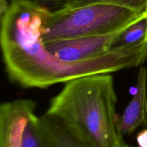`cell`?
I'll list each match as a JSON object with an SVG mask.
<instances>
[{"label":"cell","instance_id":"9c48e42d","mask_svg":"<svg viewBox=\"0 0 147 147\" xmlns=\"http://www.w3.org/2000/svg\"><path fill=\"white\" fill-rule=\"evenodd\" d=\"M38 118L34 114L27 122L23 134L22 147H50L40 129Z\"/></svg>","mask_w":147,"mask_h":147},{"label":"cell","instance_id":"8992f818","mask_svg":"<svg viewBox=\"0 0 147 147\" xmlns=\"http://www.w3.org/2000/svg\"><path fill=\"white\" fill-rule=\"evenodd\" d=\"M147 70L140 66L133 98L123 111L118 122V131L121 139L133 133L139 126L147 127Z\"/></svg>","mask_w":147,"mask_h":147},{"label":"cell","instance_id":"8fae6325","mask_svg":"<svg viewBox=\"0 0 147 147\" xmlns=\"http://www.w3.org/2000/svg\"><path fill=\"white\" fill-rule=\"evenodd\" d=\"M32 3L47 9L50 11H55L57 10L66 8L68 5L70 0H27Z\"/></svg>","mask_w":147,"mask_h":147},{"label":"cell","instance_id":"7a4b0ae2","mask_svg":"<svg viewBox=\"0 0 147 147\" xmlns=\"http://www.w3.org/2000/svg\"><path fill=\"white\" fill-rule=\"evenodd\" d=\"M116 101L110 73L83 76L65 83L45 114L95 147H121L124 142L118 131Z\"/></svg>","mask_w":147,"mask_h":147},{"label":"cell","instance_id":"52a82bcc","mask_svg":"<svg viewBox=\"0 0 147 147\" xmlns=\"http://www.w3.org/2000/svg\"><path fill=\"white\" fill-rule=\"evenodd\" d=\"M39 125L50 147H95L70 131L60 120L45 113Z\"/></svg>","mask_w":147,"mask_h":147},{"label":"cell","instance_id":"7c38bea8","mask_svg":"<svg viewBox=\"0 0 147 147\" xmlns=\"http://www.w3.org/2000/svg\"><path fill=\"white\" fill-rule=\"evenodd\" d=\"M136 142L139 147H147V129L138 134Z\"/></svg>","mask_w":147,"mask_h":147},{"label":"cell","instance_id":"277c9868","mask_svg":"<svg viewBox=\"0 0 147 147\" xmlns=\"http://www.w3.org/2000/svg\"><path fill=\"white\" fill-rule=\"evenodd\" d=\"M123 30L103 35L53 40L44 45L47 51L60 61L80 63L100 57L111 51L112 43Z\"/></svg>","mask_w":147,"mask_h":147},{"label":"cell","instance_id":"3957f363","mask_svg":"<svg viewBox=\"0 0 147 147\" xmlns=\"http://www.w3.org/2000/svg\"><path fill=\"white\" fill-rule=\"evenodd\" d=\"M146 14L112 3L49 11L42 30L43 42L114 33Z\"/></svg>","mask_w":147,"mask_h":147},{"label":"cell","instance_id":"ba28073f","mask_svg":"<svg viewBox=\"0 0 147 147\" xmlns=\"http://www.w3.org/2000/svg\"><path fill=\"white\" fill-rule=\"evenodd\" d=\"M147 43V14L129 24L112 43L111 50Z\"/></svg>","mask_w":147,"mask_h":147},{"label":"cell","instance_id":"6da1fadb","mask_svg":"<svg viewBox=\"0 0 147 147\" xmlns=\"http://www.w3.org/2000/svg\"><path fill=\"white\" fill-rule=\"evenodd\" d=\"M49 11L27 0H9L1 16L0 42L6 72L22 87L46 88L83 76L139 67L147 60V43H143L113 49L80 63L60 61L47 51L42 39Z\"/></svg>","mask_w":147,"mask_h":147},{"label":"cell","instance_id":"5b68a950","mask_svg":"<svg viewBox=\"0 0 147 147\" xmlns=\"http://www.w3.org/2000/svg\"><path fill=\"white\" fill-rule=\"evenodd\" d=\"M36 103L28 99L4 103L0 107V147H22L24 129L34 115Z\"/></svg>","mask_w":147,"mask_h":147},{"label":"cell","instance_id":"30bf717a","mask_svg":"<svg viewBox=\"0 0 147 147\" xmlns=\"http://www.w3.org/2000/svg\"><path fill=\"white\" fill-rule=\"evenodd\" d=\"M97 3H112L124 6L142 14H147V0H70L66 8H78Z\"/></svg>","mask_w":147,"mask_h":147}]
</instances>
